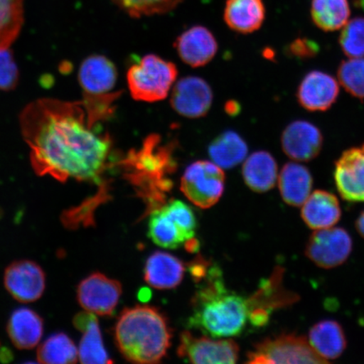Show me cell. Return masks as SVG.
<instances>
[{
    "label": "cell",
    "instance_id": "6da1fadb",
    "mask_svg": "<svg viewBox=\"0 0 364 364\" xmlns=\"http://www.w3.org/2000/svg\"><path fill=\"white\" fill-rule=\"evenodd\" d=\"M19 122L36 175L60 182L73 179L102 183L112 140L90 124L81 101L36 100L23 109Z\"/></svg>",
    "mask_w": 364,
    "mask_h": 364
},
{
    "label": "cell",
    "instance_id": "7a4b0ae2",
    "mask_svg": "<svg viewBox=\"0 0 364 364\" xmlns=\"http://www.w3.org/2000/svg\"><path fill=\"white\" fill-rule=\"evenodd\" d=\"M205 277V283L193 299L189 327L213 338H232L242 333L255 311H270L258 292L247 299L228 289L220 268L211 267Z\"/></svg>",
    "mask_w": 364,
    "mask_h": 364
},
{
    "label": "cell",
    "instance_id": "3957f363",
    "mask_svg": "<svg viewBox=\"0 0 364 364\" xmlns=\"http://www.w3.org/2000/svg\"><path fill=\"white\" fill-rule=\"evenodd\" d=\"M114 336L117 348L127 361L144 364L161 362L172 338L166 316L148 306L125 309L117 318Z\"/></svg>",
    "mask_w": 364,
    "mask_h": 364
},
{
    "label": "cell",
    "instance_id": "277c9868",
    "mask_svg": "<svg viewBox=\"0 0 364 364\" xmlns=\"http://www.w3.org/2000/svg\"><path fill=\"white\" fill-rule=\"evenodd\" d=\"M175 147L165 143L159 134H150L139 149H131L122 159L120 166L132 183L141 192L149 195L161 194L170 188L171 182L167 176L176 167Z\"/></svg>",
    "mask_w": 364,
    "mask_h": 364
},
{
    "label": "cell",
    "instance_id": "5b68a950",
    "mask_svg": "<svg viewBox=\"0 0 364 364\" xmlns=\"http://www.w3.org/2000/svg\"><path fill=\"white\" fill-rule=\"evenodd\" d=\"M118 73L115 65L106 56L94 54L86 58L79 70L84 105L90 124L97 127L115 114V102L122 90H115Z\"/></svg>",
    "mask_w": 364,
    "mask_h": 364
},
{
    "label": "cell",
    "instance_id": "8992f818",
    "mask_svg": "<svg viewBox=\"0 0 364 364\" xmlns=\"http://www.w3.org/2000/svg\"><path fill=\"white\" fill-rule=\"evenodd\" d=\"M177 75L178 70L174 63L156 54H148L129 67L127 83L135 101L153 103L168 97Z\"/></svg>",
    "mask_w": 364,
    "mask_h": 364
},
{
    "label": "cell",
    "instance_id": "52a82bcc",
    "mask_svg": "<svg viewBox=\"0 0 364 364\" xmlns=\"http://www.w3.org/2000/svg\"><path fill=\"white\" fill-rule=\"evenodd\" d=\"M309 341L296 334H281L262 340L247 353V363H326Z\"/></svg>",
    "mask_w": 364,
    "mask_h": 364
},
{
    "label": "cell",
    "instance_id": "ba28073f",
    "mask_svg": "<svg viewBox=\"0 0 364 364\" xmlns=\"http://www.w3.org/2000/svg\"><path fill=\"white\" fill-rule=\"evenodd\" d=\"M225 175L222 168L208 161H195L185 170L181 191L196 206L207 209L215 205L224 193Z\"/></svg>",
    "mask_w": 364,
    "mask_h": 364
},
{
    "label": "cell",
    "instance_id": "9c48e42d",
    "mask_svg": "<svg viewBox=\"0 0 364 364\" xmlns=\"http://www.w3.org/2000/svg\"><path fill=\"white\" fill-rule=\"evenodd\" d=\"M353 249V241L341 228L317 230L309 237L306 255L318 267L330 269L348 260Z\"/></svg>",
    "mask_w": 364,
    "mask_h": 364
},
{
    "label": "cell",
    "instance_id": "30bf717a",
    "mask_svg": "<svg viewBox=\"0 0 364 364\" xmlns=\"http://www.w3.org/2000/svg\"><path fill=\"white\" fill-rule=\"evenodd\" d=\"M240 349L233 340H213L197 338L190 331H183L177 349L178 356L198 364H232L238 361Z\"/></svg>",
    "mask_w": 364,
    "mask_h": 364
},
{
    "label": "cell",
    "instance_id": "8fae6325",
    "mask_svg": "<svg viewBox=\"0 0 364 364\" xmlns=\"http://www.w3.org/2000/svg\"><path fill=\"white\" fill-rule=\"evenodd\" d=\"M122 293L120 282L101 272L86 277L77 287V299L85 311L95 315L112 316Z\"/></svg>",
    "mask_w": 364,
    "mask_h": 364
},
{
    "label": "cell",
    "instance_id": "7c38bea8",
    "mask_svg": "<svg viewBox=\"0 0 364 364\" xmlns=\"http://www.w3.org/2000/svg\"><path fill=\"white\" fill-rule=\"evenodd\" d=\"M171 106L179 115L197 119L207 115L212 107L213 93L202 78L186 76L173 85Z\"/></svg>",
    "mask_w": 364,
    "mask_h": 364
},
{
    "label": "cell",
    "instance_id": "4fadbf2b",
    "mask_svg": "<svg viewBox=\"0 0 364 364\" xmlns=\"http://www.w3.org/2000/svg\"><path fill=\"white\" fill-rule=\"evenodd\" d=\"M4 284L14 299L21 303H31L42 297L46 274L42 267L33 261H16L4 271Z\"/></svg>",
    "mask_w": 364,
    "mask_h": 364
},
{
    "label": "cell",
    "instance_id": "5bb4252c",
    "mask_svg": "<svg viewBox=\"0 0 364 364\" xmlns=\"http://www.w3.org/2000/svg\"><path fill=\"white\" fill-rule=\"evenodd\" d=\"M334 178L346 201L364 202V144L346 150L336 162Z\"/></svg>",
    "mask_w": 364,
    "mask_h": 364
},
{
    "label": "cell",
    "instance_id": "9a60e30c",
    "mask_svg": "<svg viewBox=\"0 0 364 364\" xmlns=\"http://www.w3.org/2000/svg\"><path fill=\"white\" fill-rule=\"evenodd\" d=\"M281 142L288 157L296 161L307 162L320 154L323 136L316 126L307 121L298 120L286 127Z\"/></svg>",
    "mask_w": 364,
    "mask_h": 364
},
{
    "label": "cell",
    "instance_id": "2e32d148",
    "mask_svg": "<svg viewBox=\"0 0 364 364\" xmlns=\"http://www.w3.org/2000/svg\"><path fill=\"white\" fill-rule=\"evenodd\" d=\"M339 95V85L334 77L321 71L309 72L297 91L298 102L309 112H325Z\"/></svg>",
    "mask_w": 364,
    "mask_h": 364
},
{
    "label": "cell",
    "instance_id": "e0dca14e",
    "mask_svg": "<svg viewBox=\"0 0 364 364\" xmlns=\"http://www.w3.org/2000/svg\"><path fill=\"white\" fill-rule=\"evenodd\" d=\"M175 48L186 65L200 68L213 60L218 45L215 36L206 27L195 26L177 38Z\"/></svg>",
    "mask_w": 364,
    "mask_h": 364
},
{
    "label": "cell",
    "instance_id": "ac0fdd59",
    "mask_svg": "<svg viewBox=\"0 0 364 364\" xmlns=\"http://www.w3.org/2000/svg\"><path fill=\"white\" fill-rule=\"evenodd\" d=\"M74 326L82 332L78 355L84 364L112 363V360L105 348L101 329L95 314L88 311L77 314Z\"/></svg>",
    "mask_w": 364,
    "mask_h": 364
},
{
    "label": "cell",
    "instance_id": "d6986e66",
    "mask_svg": "<svg viewBox=\"0 0 364 364\" xmlns=\"http://www.w3.org/2000/svg\"><path fill=\"white\" fill-rule=\"evenodd\" d=\"M44 332L43 318L33 309L21 307L9 318L7 333L18 349L31 350L36 347Z\"/></svg>",
    "mask_w": 364,
    "mask_h": 364
},
{
    "label": "cell",
    "instance_id": "ffe728a7",
    "mask_svg": "<svg viewBox=\"0 0 364 364\" xmlns=\"http://www.w3.org/2000/svg\"><path fill=\"white\" fill-rule=\"evenodd\" d=\"M184 273V264L179 258L167 252H156L145 264L144 280L154 289H172L180 285Z\"/></svg>",
    "mask_w": 364,
    "mask_h": 364
},
{
    "label": "cell",
    "instance_id": "44dd1931",
    "mask_svg": "<svg viewBox=\"0 0 364 364\" xmlns=\"http://www.w3.org/2000/svg\"><path fill=\"white\" fill-rule=\"evenodd\" d=\"M303 205L301 216L313 230L327 229L340 220L341 210L338 199L329 192L316 191Z\"/></svg>",
    "mask_w": 364,
    "mask_h": 364
},
{
    "label": "cell",
    "instance_id": "7402d4cb",
    "mask_svg": "<svg viewBox=\"0 0 364 364\" xmlns=\"http://www.w3.org/2000/svg\"><path fill=\"white\" fill-rule=\"evenodd\" d=\"M266 17L262 0H227L224 19L231 30L250 34L260 29Z\"/></svg>",
    "mask_w": 364,
    "mask_h": 364
},
{
    "label": "cell",
    "instance_id": "603a6c76",
    "mask_svg": "<svg viewBox=\"0 0 364 364\" xmlns=\"http://www.w3.org/2000/svg\"><path fill=\"white\" fill-rule=\"evenodd\" d=\"M279 184L282 198L287 204L293 207L301 206L311 195V173L300 164H286L280 172Z\"/></svg>",
    "mask_w": 364,
    "mask_h": 364
},
{
    "label": "cell",
    "instance_id": "cb8c5ba5",
    "mask_svg": "<svg viewBox=\"0 0 364 364\" xmlns=\"http://www.w3.org/2000/svg\"><path fill=\"white\" fill-rule=\"evenodd\" d=\"M243 178L250 189L256 193H266L274 188L277 179V164L267 151H257L245 159Z\"/></svg>",
    "mask_w": 364,
    "mask_h": 364
},
{
    "label": "cell",
    "instance_id": "d4e9b609",
    "mask_svg": "<svg viewBox=\"0 0 364 364\" xmlns=\"http://www.w3.org/2000/svg\"><path fill=\"white\" fill-rule=\"evenodd\" d=\"M309 343L326 361L338 358L347 347L343 327L338 321L326 320L318 322L309 331Z\"/></svg>",
    "mask_w": 364,
    "mask_h": 364
},
{
    "label": "cell",
    "instance_id": "484cf974",
    "mask_svg": "<svg viewBox=\"0 0 364 364\" xmlns=\"http://www.w3.org/2000/svg\"><path fill=\"white\" fill-rule=\"evenodd\" d=\"M208 154L212 161L222 169H232L247 158L248 146L236 132L227 130L209 144Z\"/></svg>",
    "mask_w": 364,
    "mask_h": 364
},
{
    "label": "cell",
    "instance_id": "4316f807",
    "mask_svg": "<svg viewBox=\"0 0 364 364\" xmlns=\"http://www.w3.org/2000/svg\"><path fill=\"white\" fill-rule=\"evenodd\" d=\"M149 237L154 244L165 249L178 248L189 240L181 226L163 208L150 215Z\"/></svg>",
    "mask_w": 364,
    "mask_h": 364
},
{
    "label": "cell",
    "instance_id": "83f0119b",
    "mask_svg": "<svg viewBox=\"0 0 364 364\" xmlns=\"http://www.w3.org/2000/svg\"><path fill=\"white\" fill-rule=\"evenodd\" d=\"M350 14L348 0H312V20L323 31L341 29L347 24Z\"/></svg>",
    "mask_w": 364,
    "mask_h": 364
},
{
    "label": "cell",
    "instance_id": "f1b7e54d",
    "mask_svg": "<svg viewBox=\"0 0 364 364\" xmlns=\"http://www.w3.org/2000/svg\"><path fill=\"white\" fill-rule=\"evenodd\" d=\"M78 358V348L65 332H56L49 336L38 350V360L42 363H75Z\"/></svg>",
    "mask_w": 364,
    "mask_h": 364
},
{
    "label": "cell",
    "instance_id": "f546056e",
    "mask_svg": "<svg viewBox=\"0 0 364 364\" xmlns=\"http://www.w3.org/2000/svg\"><path fill=\"white\" fill-rule=\"evenodd\" d=\"M24 23V0H0V49L9 48Z\"/></svg>",
    "mask_w": 364,
    "mask_h": 364
},
{
    "label": "cell",
    "instance_id": "4dcf8cb0",
    "mask_svg": "<svg viewBox=\"0 0 364 364\" xmlns=\"http://www.w3.org/2000/svg\"><path fill=\"white\" fill-rule=\"evenodd\" d=\"M338 79L343 88L353 97L364 99V58H352L341 63Z\"/></svg>",
    "mask_w": 364,
    "mask_h": 364
},
{
    "label": "cell",
    "instance_id": "1f68e13d",
    "mask_svg": "<svg viewBox=\"0 0 364 364\" xmlns=\"http://www.w3.org/2000/svg\"><path fill=\"white\" fill-rule=\"evenodd\" d=\"M118 6L134 18L170 12L182 0H113Z\"/></svg>",
    "mask_w": 364,
    "mask_h": 364
},
{
    "label": "cell",
    "instance_id": "d6a6232c",
    "mask_svg": "<svg viewBox=\"0 0 364 364\" xmlns=\"http://www.w3.org/2000/svg\"><path fill=\"white\" fill-rule=\"evenodd\" d=\"M339 43L348 57H364V18H354L347 23L341 31Z\"/></svg>",
    "mask_w": 364,
    "mask_h": 364
},
{
    "label": "cell",
    "instance_id": "836d02e7",
    "mask_svg": "<svg viewBox=\"0 0 364 364\" xmlns=\"http://www.w3.org/2000/svg\"><path fill=\"white\" fill-rule=\"evenodd\" d=\"M162 208L181 226L188 240L193 239L198 224L192 208L180 200H171Z\"/></svg>",
    "mask_w": 364,
    "mask_h": 364
},
{
    "label": "cell",
    "instance_id": "e575fe53",
    "mask_svg": "<svg viewBox=\"0 0 364 364\" xmlns=\"http://www.w3.org/2000/svg\"><path fill=\"white\" fill-rule=\"evenodd\" d=\"M19 70L10 48L0 49V90L15 89L19 82Z\"/></svg>",
    "mask_w": 364,
    "mask_h": 364
},
{
    "label": "cell",
    "instance_id": "d590c367",
    "mask_svg": "<svg viewBox=\"0 0 364 364\" xmlns=\"http://www.w3.org/2000/svg\"><path fill=\"white\" fill-rule=\"evenodd\" d=\"M318 52L317 43L306 38L295 40L289 48V53L291 56L302 59L315 57Z\"/></svg>",
    "mask_w": 364,
    "mask_h": 364
},
{
    "label": "cell",
    "instance_id": "8d00e7d4",
    "mask_svg": "<svg viewBox=\"0 0 364 364\" xmlns=\"http://www.w3.org/2000/svg\"><path fill=\"white\" fill-rule=\"evenodd\" d=\"M356 228L359 235L363 236V237L364 238V211L358 218V220L356 222Z\"/></svg>",
    "mask_w": 364,
    "mask_h": 364
},
{
    "label": "cell",
    "instance_id": "74e56055",
    "mask_svg": "<svg viewBox=\"0 0 364 364\" xmlns=\"http://www.w3.org/2000/svg\"><path fill=\"white\" fill-rule=\"evenodd\" d=\"M226 110H228V112L229 114H232L234 112V114L237 113V111L240 110V107L238 106L237 103H235L234 106H232L231 102L228 104V106L226 107Z\"/></svg>",
    "mask_w": 364,
    "mask_h": 364
}]
</instances>
